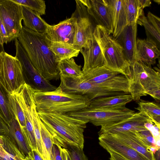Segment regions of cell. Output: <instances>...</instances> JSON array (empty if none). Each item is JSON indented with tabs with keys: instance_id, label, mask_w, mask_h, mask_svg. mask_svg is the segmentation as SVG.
I'll list each match as a JSON object with an SVG mask.
<instances>
[{
	"instance_id": "obj_20",
	"label": "cell",
	"mask_w": 160,
	"mask_h": 160,
	"mask_svg": "<svg viewBox=\"0 0 160 160\" xmlns=\"http://www.w3.org/2000/svg\"><path fill=\"white\" fill-rule=\"evenodd\" d=\"M159 48L152 40L138 38L136 41V61L151 67L159 58Z\"/></svg>"
},
{
	"instance_id": "obj_49",
	"label": "cell",
	"mask_w": 160,
	"mask_h": 160,
	"mask_svg": "<svg viewBox=\"0 0 160 160\" xmlns=\"http://www.w3.org/2000/svg\"><path fill=\"white\" fill-rule=\"evenodd\" d=\"M67 160H72L71 158L69 153L68 152L67 150Z\"/></svg>"
},
{
	"instance_id": "obj_51",
	"label": "cell",
	"mask_w": 160,
	"mask_h": 160,
	"mask_svg": "<svg viewBox=\"0 0 160 160\" xmlns=\"http://www.w3.org/2000/svg\"><path fill=\"white\" fill-rule=\"evenodd\" d=\"M153 1L155 2L158 3V4H159L160 3V0H154Z\"/></svg>"
},
{
	"instance_id": "obj_31",
	"label": "cell",
	"mask_w": 160,
	"mask_h": 160,
	"mask_svg": "<svg viewBox=\"0 0 160 160\" xmlns=\"http://www.w3.org/2000/svg\"><path fill=\"white\" fill-rule=\"evenodd\" d=\"M128 24L137 23L143 12L138 0H124Z\"/></svg>"
},
{
	"instance_id": "obj_12",
	"label": "cell",
	"mask_w": 160,
	"mask_h": 160,
	"mask_svg": "<svg viewBox=\"0 0 160 160\" xmlns=\"http://www.w3.org/2000/svg\"><path fill=\"white\" fill-rule=\"evenodd\" d=\"M60 79L59 87L66 92L85 96L91 101L108 95L106 92L85 80L82 77L71 78L60 75Z\"/></svg>"
},
{
	"instance_id": "obj_34",
	"label": "cell",
	"mask_w": 160,
	"mask_h": 160,
	"mask_svg": "<svg viewBox=\"0 0 160 160\" xmlns=\"http://www.w3.org/2000/svg\"><path fill=\"white\" fill-rule=\"evenodd\" d=\"M10 100L16 118L19 123L21 129L22 130L25 127V118L24 112L15 93L10 94Z\"/></svg>"
},
{
	"instance_id": "obj_14",
	"label": "cell",
	"mask_w": 160,
	"mask_h": 160,
	"mask_svg": "<svg viewBox=\"0 0 160 160\" xmlns=\"http://www.w3.org/2000/svg\"><path fill=\"white\" fill-rule=\"evenodd\" d=\"M99 145L107 151L116 152L129 160H148L142 154L114 137L105 133L99 135Z\"/></svg>"
},
{
	"instance_id": "obj_1",
	"label": "cell",
	"mask_w": 160,
	"mask_h": 160,
	"mask_svg": "<svg viewBox=\"0 0 160 160\" xmlns=\"http://www.w3.org/2000/svg\"><path fill=\"white\" fill-rule=\"evenodd\" d=\"M17 39L32 65L44 78L48 81L60 78L59 61L49 47L46 33L22 26Z\"/></svg>"
},
{
	"instance_id": "obj_15",
	"label": "cell",
	"mask_w": 160,
	"mask_h": 160,
	"mask_svg": "<svg viewBox=\"0 0 160 160\" xmlns=\"http://www.w3.org/2000/svg\"><path fill=\"white\" fill-rule=\"evenodd\" d=\"M109 15L112 37L117 40L128 24L124 0H103Z\"/></svg>"
},
{
	"instance_id": "obj_9",
	"label": "cell",
	"mask_w": 160,
	"mask_h": 160,
	"mask_svg": "<svg viewBox=\"0 0 160 160\" xmlns=\"http://www.w3.org/2000/svg\"><path fill=\"white\" fill-rule=\"evenodd\" d=\"M16 57L20 62L25 83L33 90L50 91L57 87L44 78L32 65L17 38L15 39Z\"/></svg>"
},
{
	"instance_id": "obj_36",
	"label": "cell",
	"mask_w": 160,
	"mask_h": 160,
	"mask_svg": "<svg viewBox=\"0 0 160 160\" xmlns=\"http://www.w3.org/2000/svg\"><path fill=\"white\" fill-rule=\"evenodd\" d=\"M137 136L146 145L151 149L153 148L157 151L160 149L156 143L154 139L149 130L147 129L139 131H136Z\"/></svg>"
},
{
	"instance_id": "obj_23",
	"label": "cell",
	"mask_w": 160,
	"mask_h": 160,
	"mask_svg": "<svg viewBox=\"0 0 160 160\" xmlns=\"http://www.w3.org/2000/svg\"><path fill=\"white\" fill-rule=\"evenodd\" d=\"M132 100L130 94L101 97L91 101L88 107L93 108H110L125 106Z\"/></svg>"
},
{
	"instance_id": "obj_22",
	"label": "cell",
	"mask_w": 160,
	"mask_h": 160,
	"mask_svg": "<svg viewBox=\"0 0 160 160\" xmlns=\"http://www.w3.org/2000/svg\"><path fill=\"white\" fill-rule=\"evenodd\" d=\"M21 6L24 26L35 32L46 33L49 24L41 18L40 14L28 8Z\"/></svg>"
},
{
	"instance_id": "obj_11",
	"label": "cell",
	"mask_w": 160,
	"mask_h": 160,
	"mask_svg": "<svg viewBox=\"0 0 160 160\" xmlns=\"http://www.w3.org/2000/svg\"><path fill=\"white\" fill-rule=\"evenodd\" d=\"M75 32L73 45L80 50L93 36L94 28L89 18L86 7L80 0H75Z\"/></svg>"
},
{
	"instance_id": "obj_29",
	"label": "cell",
	"mask_w": 160,
	"mask_h": 160,
	"mask_svg": "<svg viewBox=\"0 0 160 160\" xmlns=\"http://www.w3.org/2000/svg\"><path fill=\"white\" fill-rule=\"evenodd\" d=\"M81 66L76 63L72 58L66 59L59 61L58 69L60 75L71 78H80L83 73Z\"/></svg>"
},
{
	"instance_id": "obj_30",
	"label": "cell",
	"mask_w": 160,
	"mask_h": 160,
	"mask_svg": "<svg viewBox=\"0 0 160 160\" xmlns=\"http://www.w3.org/2000/svg\"><path fill=\"white\" fill-rule=\"evenodd\" d=\"M1 137L4 153L0 157V160H24V157L9 137L7 135Z\"/></svg>"
},
{
	"instance_id": "obj_45",
	"label": "cell",
	"mask_w": 160,
	"mask_h": 160,
	"mask_svg": "<svg viewBox=\"0 0 160 160\" xmlns=\"http://www.w3.org/2000/svg\"><path fill=\"white\" fill-rule=\"evenodd\" d=\"M28 156H29L33 160H43L36 150H31Z\"/></svg>"
},
{
	"instance_id": "obj_7",
	"label": "cell",
	"mask_w": 160,
	"mask_h": 160,
	"mask_svg": "<svg viewBox=\"0 0 160 160\" xmlns=\"http://www.w3.org/2000/svg\"><path fill=\"white\" fill-rule=\"evenodd\" d=\"M82 78L105 91L129 93V83L127 78L119 72L105 66L97 68L83 72Z\"/></svg>"
},
{
	"instance_id": "obj_46",
	"label": "cell",
	"mask_w": 160,
	"mask_h": 160,
	"mask_svg": "<svg viewBox=\"0 0 160 160\" xmlns=\"http://www.w3.org/2000/svg\"><path fill=\"white\" fill-rule=\"evenodd\" d=\"M141 8L143 9L146 7H149L151 4L150 0H138Z\"/></svg>"
},
{
	"instance_id": "obj_50",
	"label": "cell",
	"mask_w": 160,
	"mask_h": 160,
	"mask_svg": "<svg viewBox=\"0 0 160 160\" xmlns=\"http://www.w3.org/2000/svg\"><path fill=\"white\" fill-rule=\"evenodd\" d=\"M24 160H33L29 156H27L24 159Z\"/></svg>"
},
{
	"instance_id": "obj_19",
	"label": "cell",
	"mask_w": 160,
	"mask_h": 160,
	"mask_svg": "<svg viewBox=\"0 0 160 160\" xmlns=\"http://www.w3.org/2000/svg\"><path fill=\"white\" fill-rule=\"evenodd\" d=\"M137 23L128 24L119 37L125 58L131 66L136 61Z\"/></svg>"
},
{
	"instance_id": "obj_47",
	"label": "cell",
	"mask_w": 160,
	"mask_h": 160,
	"mask_svg": "<svg viewBox=\"0 0 160 160\" xmlns=\"http://www.w3.org/2000/svg\"><path fill=\"white\" fill-rule=\"evenodd\" d=\"M58 145V146L61 151V155L62 156V160H67V149L63 148H62Z\"/></svg>"
},
{
	"instance_id": "obj_10",
	"label": "cell",
	"mask_w": 160,
	"mask_h": 160,
	"mask_svg": "<svg viewBox=\"0 0 160 160\" xmlns=\"http://www.w3.org/2000/svg\"><path fill=\"white\" fill-rule=\"evenodd\" d=\"M0 19L8 36V42L17 38L22 28V6L12 0H0Z\"/></svg>"
},
{
	"instance_id": "obj_21",
	"label": "cell",
	"mask_w": 160,
	"mask_h": 160,
	"mask_svg": "<svg viewBox=\"0 0 160 160\" xmlns=\"http://www.w3.org/2000/svg\"><path fill=\"white\" fill-rule=\"evenodd\" d=\"M136 132L128 131L110 133L142 154L148 160H157L151 148L139 138Z\"/></svg>"
},
{
	"instance_id": "obj_27",
	"label": "cell",
	"mask_w": 160,
	"mask_h": 160,
	"mask_svg": "<svg viewBox=\"0 0 160 160\" xmlns=\"http://www.w3.org/2000/svg\"><path fill=\"white\" fill-rule=\"evenodd\" d=\"M41 136L43 160H55L53 145V142L49 132L40 120H38Z\"/></svg>"
},
{
	"instance_id": "obj_42",
	"label": "cell",
	"mask_w": 160,
	"mask_h": 160,
	"mask_svg": "<svg viewBox=\"0 0 160 160\" xmlns=\"http://www.w3.org/2000/svg\"><path fill=\"white\" fill-rule=\"evenodd\" d=\"M148 95L152 97L156 101L159 102L160 100V88H157L149 92Z\"/></svg>"
},
{
	"instance_id": "obj_32",
	"label": "cell",
	"mask_w": 160,
	"mask_h": 160,
	"mask_svg": "<svg viewBox=\"0 0 160 160\" xmlns=\"http://www.w3.org/2000/svg\"><path fill=\"white\" fill-rule=\"evenodd\" d=\"M137 24L142 25L144 27L147 38L154 41L159 48L160 42V32H158L149 22L145 16L144 12L140 15L137 22Z\"/></svg>"
},
{
	"instance_id": "obj_25",
	"label": "cell",
	"mask_w": 160,
	"mask_h": 160,
	"mask_svg": "<svg viewBox=\"0 0 160 160\" xmlns=\"http://www.w3.org/2000/svg\"><path fill=\"white\" fill-rule=\"evenodd\" d=\"M49 47L59 61L66 59L77 57L80 50L73 45L59 42H52L49 40Z\"/></svg>"
},
{
	"instance_id": "obj_38",
	"label": "cell",
	"mask_w": 160,
	"mask_h": 160,
	"mask_svg": "<svg viewBox=\"0 0 160 160\" xmlns=\"http://www.w3.org/2000/svg\"><path fill=\"white\" fill-rule=\"evenodd\" d=\"M144 126L149 130L156 141L157 146L160 148V128L149 121L145 123Z\"/></svg>"
},
{
	"instance_id": "obj_26",
	"label": "cell",
	"mask_w": 160,
	"mask_h": 160,
	"mask_svg": "<svg viewBox=\"0 0 160 160\" xmlns=\"http://www.w3.org/2000/svg\"><path fill=\"white\" fill-rule=\"evenodd\" d=\"M10 96V94L0 81V116L8 126L16 118L11 105Z\"/></svg>"
},
{
	"instance_id": "obj_17",
	"label": "cell",
	"mask_w": 160,
	"mask_h": 160,
	"mask_svg": "<svg viewBox=\"0 0 160 160\" xmlns=\"http://www.w3.org/2000/svg\"><path fill=\"white\" fill-rule=\"evenodd\" d=\"M84 59L82 73L90 70L105 66L104 58L93 34L80 50Z\"/></svg>"
},
{
	"instance_id": "obj_8",
	"label": "cell",
	"mask_w": 160,
	"mask_h": 160,
	"mask_svg": "<svg viewBox=\"0 0 160 160\" xmlns=\"http://www.w3.org/2000/svg\"><path fill=\"white\" fill-rule=\"evenodd\" d=\"M0 81L10 94L18 92L25 83L20 62L4 51L0 53Z\"/></svg>"
},
{
	"instance_id": "obj_39",
	"label": "cell",
	"mask_w": 160,
	"mask_h": 160,
	"mask_svg": "<svg viewBox=\"0 0 160 160\" xmlns=\"http://www.w3.org/2000/svg\"><path fill=\"white\" fill-rule=\"evenodd\" d=\"M147 18L149 22L156 30L160 32V19L150 12L147 14Z\"/></svg>"
},
{
	"instance_id": "obj_28",
	"label": "cell",
	"mask_w": 160,
	"mask_h": 160,
	"mask_svg": "<svg viewBox=\"0 0 160 160\" xmlns=\"http://www.w3.org/2000/svg\"><path fill=\"white\" fill-rule=\"evenodd\" d=\"M138 106L136 109L144 113L152 122L160 128V105L157 103L140 100Z\"/></svg>"
},
{
	"instance_id": "obj_35",
	"label": "cell",
	"mask_w": 160,
	"mask_h": 160,
	"mask_svg": "<svg viewBox=\"0 0 160 160\" xmlns=\"http://www.w3.org/2000/svg\"><path fill=\"white\" fill-rule=\"evenodd\" d=\"M32 125L36 139L37 151L42 158V148L41 136L38 122L39 117L34 103L32 107Z\"/></svg>"
},
{
	"instance_id": "obj_52",
	"label": "cell",
	"mask_w": 160,
	"mask_h": 160,
	"mask_svg": "<svg viewBox=\"0 0 160 160\" xmlns=\"http://www.w3.org/2000/svg\"><path fill=\"white\" fill-rule=\"evenodd\" d=\"M1 45H0V52L2 51H1Z\"/></svg>"
},
{
	"instance_id": "obj_2",
	"label": "cell",
	"mask_w": 160,
	"mask_h": 160,
	"mask_svg": "<svg viewBox=\"0 0 160 160\" xmlns=\"http://www.w3.org/2000/svg\"><path fill=\"white\" fill-rule=\"evenodd\" d=\"M37 112L50 134L54 144L64 148L69 145L83 149V133L86 127L87 122L67 114Z\"/></svg>"
},
{
	"instance_id": "obj_24",
	"label": "cell",
	"mask_w": 160,
	"mask_h": 160,
	"mask_svg": "<svg viewBox=\"0 0 160 160\" xmlns=\"http://www.w3.org/2000/svg\"><path fill=\"white\" fill-rule=\"evenodd\" d=\"M8 126V131L7 135L15 144L24 158L28 156L31 149L16 118H14Z\"/></svg>"
},
{
	"instance_id": "obj_44",
	"label": "cell",
	"mask_w": 160,
	"mask_h": 160,
	"mask_svg": "<svg viewBox=\"0 0 160 160\" xmlns=\"http://www.w3.org/2000/svg\"><path fill=\"white\" fill-rule=\"evenodd\" d=\"M53 149L55 160H62L61 151L58 146L53 144Z\"/></svg>"
},
{
	"instance_id": "obj_4",
	"label": "cell",
	"mask_w": 160,
	"mask_h": 160,
	"mask_svg": "<svg viewBox=\"0 0 160 160\" xmlns=\"http://www.w3.org/2000/svg\"><path fill=\"white\" fill-rule=\"evenodd\" d=\"M93 34L101 49L105 66L124 75L129 82L131 76L130 66L122 46L101 26H96Z\"/></svg>"
},
{
	"instance_id": "obj_18",
	"label": "cell",
	"mask_w": 160,
	"mask_h": 160,
	"mask_svg": "<svg viewBox=\"0 0 160 160\" xmlns=\"http://www.w3.org/2000/svg\"><path fill=\"white\" fill-rule=\"evenodd\" d=\"M86 7L87 12L94 19L97 25L103 27L108 33L112 34L111 22L107 8L103 0H80Z\"/></svg>"
},
{
	"instance_id": "obj_43",
	"label": "cell",
	"mask_w": 160,
	"mask_h": 160,
	"mask_svg": "<svg viewBox=\"0 0 160 160\" xmlns=\"http://www.w3.org/2000/svg\"><path fill=\"white\" fill-rule=\"evenodd\" d=\"M110 155V160H129L122 156L113 152L107 151Z\"/></svg>"
},
{
	"instance_id": "obj_33",
	"label": "cell",
	"mask_w": 160,
	"mask_h": 160,
	"mask_svg": "<svg viewBox=\"0 0 160 160\" xmlns=\"http://www.w3.org/2000/svg\"><path fill=\"white\" fill-rule=\"evenodd\" d=\"M21 6L28 8L38 12L40 15H45L46 9L45 1L42 0H12Z\"/></svg>"
},
{
	"instance_id": "obj_40",
	"label": "cell",
	"mask_w": 160,
	"mask_h": 160,
	"mask_svg": "<svg viewBox=\"0 0 160 160\" xmlns=\"http://www.w3.org/2000/svg\"><path fill=\"white\" fill-rule=\"evenodd\" d=\"M8 36L6 29L0 19V44L2 48L3 49V44L8 42Z\"/></svg>"
},
{
	"instance_id": "obj_48",
	"label": "cell",
	"mask_w": 160,
	"mask_h": 160,
	"mask_svg": "<svg viewBox=\"0 0 160 160\" xmlns=\"http://www.w3.org/2000/svg\"><path fill=\"white\" fill-rule=\"evenodd\" d=\"M2 140L1 135H0V157H2L4 153V149L2 146Z\"/></svg>"
},
{
	"instance_id": "obj_41",
	"label": "cell",
	"mask_w": 160,
	"mask_h": 160,
	"mask_svg": "<svg viewBox=\"0 0 160 160\" xmlns=\"http://www.w3.org/2000/svg\"><path fill=\"white\" fill-rule=\"evenodd\" d=\"M8 131L7 125L0 116V135H7Z\"/></svg>"
},
{
	"instance_id": "obj_5",
	"label": "cell",
	"mask_w": 160,
	"mask_h": 160,
	"mask_svg": "<svg viewBox=\"0 0 160 160\" xmlns=\"http://www.w3.org/2000/svg\"><path fill=\"white\" fill-rule=\"evenodd\" d=\"M131 79L129 92L132 100L138 101L148 93L160 88L159 72L137 61L130 66Z\"/></svg>"
},
{
	"instance_id": "obj_3",
	"label": "cell",
	"mask_w": 160,
	"mask_h": 160,
	"mask_svg": "<svg viewBox=\"0 0 160 160\" xmlns=\"http://www.w3.org/2000/svg\"><path fill=\"white\" fill-rule=\"evenodd\" d=\"M33 98L37 112L47 113L77 111L88 107L91 101L86 96L66 92L59 87L50 91L33 90Z\"/></svg>"
},
{
	"instance_id": "obj_37",
	"label": "cell",
	"mask_w": 160,
	"mask_h": 160,
	"mask_svg": "<svg viewBox=\"0 0 160 160\" xmlns=\"http://www.w3.org/2000/svg\"><path fill=\"white\" fill-rule=\"evenodd\" d=\"M65 148L67 150L72 160H88L83 149L81 148L68 145Z\"/></svg>"
},
{
	"instance_id": "obj_6",
	"label": "cell",
	"mask_w": 160,
	"mask_h": 160,
	"mask_svg": "<svg viewBox=\"0 0 160 160\" xmlns=\"http://www.w3.org/2000/svg\"><path fill=\"white\" fill-rule=\"evenodd\" d=\"M134 111L125 106L110 108H93L88 107L68 115L101 127L116 124L132 116Z\"/></svg>"
},
{
	"instance_id": "obj_13",
	"label": "cell",
	"mask_w": 160,
	"mask_h": 160,
	"mask_svg": "<svg viewBox=\"0 0 160 160\" xmlns=\"http://www.w3.org/2000/svg\"><path fill=\"white\" fill-rule=\"evenodd\" d=\"M75 24V18L73 13L70 18L61 21L57 24H49L46 33L47 38L52 42L73 45Z\"/></svg>"
},
{
	"instance_id": "obj_16",
	"label": "cell",
	"mask_w": 160,
	"mask_h": 160,
	"mask_svg": "<svg viewBox=\"0 0 160 160\" xmlns=\"http://www.w3.org/2000/svg\"><path fill=\"white\" fill-rule=\"evenodd\" d=\"M151 121L142 112L135 113L131 117L118 123L101 127L99 135L105 133H113L128 131H139L146 129L145 123Z\"/></svg>"
}]
</instances>
